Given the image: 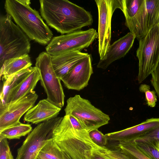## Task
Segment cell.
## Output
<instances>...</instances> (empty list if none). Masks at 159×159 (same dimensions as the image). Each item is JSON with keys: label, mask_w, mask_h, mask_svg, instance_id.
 <instances>
[{"label": "cell", "mask_w": 159, "mask_h": 159, "mask_svg": "<svg viewBox=\"0 0 159 159\" xmlns=\"http://www.w3.org/2000/svg\"><path fill=\"white\" fill-rule=\"evenodd\" d=\"M68 116L71 124L75 129L78 130L85 129L76 118L71 115Z\"/></svg>", "instance_id": "32"}, {"label": "cell", "mask_w": 159, "mask_h": 159, "mask_svg": "<svg viewBox=\"0 0 159 159\" xmlns=\"http://www.w3.org/2000/svg\"><path fill=\"white\" fill-rule=\"evenodd\" d=\"M138 139L144 140L152 145H154L159 142V126L150 131L137 139Z\"/></svg>", "instance_id": "29"}, {"label": "cell", "mask_w": 159, "mask_h": 159, "mask_svg": "<svg viewBox=\"0 0 159 159\" xmlns=\"http://www.w3.org/2000/svg\"><path fill=\"white\" fill-rule=\"evenodd\" d=\"M40 80V75L38 69L32 67L31 71L12 90L9 102L20 98L32 93L38 82Z\"/></svg>", "instance_id": "18"}, {"label": "cell", "mask_w": 159, "mask_h": 159, "mask_svg": "<svg viewBox=\"0 0 159 159\" xmlns=\"http://www.w3.org/2000/svg\"><path fill=\"white\" fill-rule=\"evenodd\" d=\"M52 138L70 159H90L93 150L102 148L92 141L86 129H75L68 116L55 129Z\"/></svg>", "instance_id": "3"}, {"label": "cell", "mask_w": 159, "mask_h": 159, "mask_svg": "<svg viewBox=\"0 0 159 159\" xmlns=\"http://www.w3.org/2000/svg\"><path fill=\"white\" fill-rule=\"evenodd\" d=\"M159 24V0H143L136 14L125 19V25L139 41Z\"/></svg>", "instance_id": "10"}, {"label": "cell", "mask_w": 159, "mask_h": 159, "mask_svg": "<svg viewBox=\"0 0 159 159\" xmlns=\"http://www.w3.org/2000/svg\"><path fill=\"white\" fill-rule=\"evenodd\" d=\"M89 54L77 63L61 80L68 89L80 91L87 87L93 73Z\"/></svg>", "instance_id": "13"}, {"label": "cell", "mask_w": 159, "mask_h": 159, "mask_svg": "<svg viewBox=\"0 0 159 159\" xmlns=\"http://www.w3.org/2000/svg\"><path fill=\"white\" fill-rule=\"evenodd\" d=\"M40 75V83L51 102L62 108L64 105L65 96L61 80L57 76L52 62V55L47 52L40 53L36 59L35 66Z\"/></svg>", "instance_id": "7"}, {"label": "cell", "mask_w": 159, "mask_h": 159, "mask_svg": "<svg viewBox=\"0 0 159 159\" xmlns=\"http://www.w3.org/2000/svg\"><path fill=\"white\" fill-rule=\"evenodd\" d=\"M88 132L91 139L96 144L100 147H106L108 140L105 134L98 129L92 130Z\"/></svg>", "instance_id": "28"}, {"label": "cell", "mask_w": 159, "mask_h": 159, "mask_svg": "<svg viewBox=\"0 0 159 159\" xmlns=\"http://www.w3.org/2000/svg\"><path fill=\"white\" fill-rule=\"evenodd\" d=\"M139 89L140 92L145 94V100L148 105L151 107H155L157 101L155 91L150 90V86L145 84H141Z\"/></svg>", "instance_id": "26"}, {"label": "cell", "mask_w": 159, "mask_h": 159, "mask_svg": "<svg viewBox=\"0 0 159 159\" xmlns=\"http://www.w3.org/2000/svg\"><path fill=\"white\" fill-rule=\"evenodd\" d=\"M38 97L34 91L17 100L0 104V132L20 123V118L34 106Z\"/></svg>", "instance_id": "12"}, {"label": "cell", "mask_w": 159, "mask_h": 159, "mask_svg": "<svg viewBox=\"0 0 159 159\" xmlns=\"http://www.w3.org/2000/svg\"><path fill=\"white\" fill-rule=\"evenodd\" d=\"M119 142L118 148L130 159H151L137 146L134 141Z\"/></svg>", "instance_id": "23"}, {"label": "cell", "mask_w": 159, "mask_h": 159, "mask_svg": "<svg viewBox=\"0 0 159 159\" xmlns=\"http://www.w3.org/2000/svg\"><path fill=\"white\" fill-rule=\"evenodd\" d=\"M11 152L7 139L0 140V159H7Z\"/></svg>", "instance_id": "30"}, {"label": "cell", "mask_w": 159, "mask_h": 159, "mask_svg": "<svg viewBox=\"0 0 159 159\" xmlns=\"http://www.w3.org/2000/svg\"><path fill=\"white\" fill-rule=\"evenodd\" d=\"M98 37V33L93 28L55 36L46 47V52L53 56L69 51L80 52L88 47Z\"/></svg>", "instance_id": "9"}, {"label": "cell", "mask_w": 159, "mask_h": 159, "mask_svg": "<svg viewBox=\"0 0 159 159\" xmlns=\"http://www.w3.org/2000/svg\"><path fill=\"white\" fill-rule=\"evenodd\" d=\"M30 4V0H6L4 8L7 14L30 39L47 44L53 38L52 32Z\"/></svg>", "instance_id": "2"}, {"label": "cell", "mask_w": 159, "mask_h": 159, "mask_svg": "<svg viewBox=\"0 0 159 159\" xmlns=\"http://www.w3.org/2000/svg\"><path fill=\"white\" fill-rule=\"evenodd\" d=\"M30 39L7 14L0 18V66L6 60L23 57L30 50Z\"/></svg>", "instance_id": "4"}, {"label": "cell", "mask_w": 159, "mask_h": 159, "mask_svg": "<svg viewBox=\"0 0 159 159\" xmlns=\"http://www.w3.org/2000/svg\"><path fill=\"white\" fill-rule=\"evenodd\" d=\"M159 151V142L156 143L154 145H153Z\"/></svg>", "instance_id": "36"}, {"label": "cell", "mask_w": 159, "mask_h": 159, "mask_svg": "<svg viewBox=\"0 0 159 159\" xmlns=\"http://www.w3.org/2000/svg\"><path fill=\"white\" fill-rule=\"evenodd\" d=\"M159 126V118L148 119L139 124L119 131L106 134L108 140L133 141Z\"/></svg>", "instance_id": "14"}, {"label": "cell", "mask_w": 159, "mask_h": 159, "mask_svg": "<svg viewBox=\"0 0 159 159\" xmlns=\"http://www.w3.org/2000/svg\"><path fill=\"white\" fill-rule=\"evenodd\" d=\"M134 141L137 146L151 159H159V151L153 145L141 139Z\"/></svg>", "instance_id": "25"}, {"label": "cell", "mask_w": 159, "mask_h": 159, "mask_svg": "<svg viewBox=\"0 0 159 159\" xmlns=\"http://www.w3.org/2000/svg\"><path fill=\"white\" fill-rule=\"evenodd\" d=\"M135 38L130 32L114 42L103 57L100 59L97 67L105 69L114 61L124 57L132 48Z\"/></svg>", "instance_id": "15"}, {"label": "cell", "mask_w": 159, "mask_h": 159, "mask_svg": "<svg viewBox=\"0 0 159 159\" xmlns=\"http://www.w3.org/2000/svg\"><path fill=\"white\" fill-rule=\"evenodd\" d=\"M136 56L139 60L138 80L140 84L155 70L159 62V24L139 40Z\"/></svg>", "instance_id": "6"}, {"label": "cell", "mask_w": 159, "mask_h": 159, "mask_svg": "<svg viewBox=\"0 0 159 159\" xmlns=\"http://www.w3.org/2000/svg\"><path fill=\"white\" fill-rule=\"evenodd\" d=\"M40 13L47 24L61 34L91 25V13L67 0H40Z\"/></svg>", "instance_id": "1"}, {"label": "cell", "mask_w": 159, "mask_h": 159, "mask_svg": "<svg viewBox=\"0 0 159 159\" xmlns=\"http://www.w3.org/2000/svg\"><path fill=\"white\" fill-rule=\"evenodd\" d=\"M32 67L21 70L3 81L0 93V105H4L9 102V97L12 90L31 71Z\"/></svg>", "instance_id": "20"}, {"label": "cell", "mask_w": 159, "mask_h": 159, "mask_svg": "<svg viewBox=\"0 0 159 159\" xmlns=\"http://www.w3.org/2000/svg\"><path fill=\"white\" fill-rule=\"evenodd\" d=\"M32 130L31 125L21 123L0 132V140L4 139H19L28 134Z\"/></svg>", "instance_id": "21"}, {"label": "cell", "mask_w": 159, "mask_h": 159, "mask_svg": "<svg viewBox=\"0 0 159 159\" xmlns=\"http://www.w3.org/2000/svg\"><path fill=\"white\" fill-rule=\"evenodd\" d=\"M38 154L49 159H64L63 151L53 138L47 141Z\"/></svg>", "instance_id": "22"}, {"label": "cell", "mask_w": 159, "mask_h": 159, "mask_svg": "<svg viewBox=\"0 0 159 159\" xmlns=\"http://www.w3.org/2000/svg\"><path fill=\"white\" fill-rule=\"evenodd\" d=\"M63 154H64V159H70L64 152H63Z\"/></svg>", "instance_id": "37"}, {"label": "cell", "mask_w": 159, "mask_h": 159, "mask_svg": "<svg viewBox=\"0 0 159 159\" xmlns=\"http://www.w3.org/2000/svg\"><path fill=\"white\" fill-rule=\"evenodd\" d=\"M97 150L102 155L109 159H130L120 149H111L105 147L102 148Z\"/></svg>", "instance_id": "27"}, {"label": "cell", "mask_w": 159, "mask_h": 159, "mask_svg": "<svg viewBox=\"0 0 159 159\" xmlns=\"http://www.w3.org/2000/svg\"><path fill=\"white\" fill-rule=\"evenodd\" d=\"M61 108L47 98L39 101L25 114L24 121L37 124L57 117Z\"/></svg>", "instance_id": "16"}, {"label": "cell", "mask_w": 159, "mask_h": 159, "mask_svg": "<svg viewBox=\"0 0 159 159\" xmlns=\"http://www.w3.org/2000/svg\"><path fill=\"white\" fill-rule=\"evenodd\" d=\"M64 109L65 115L76 118L88 131L98 129L108 124L109 116L93 105L88 100L79 95L69 98Z\"/></svg>", "instance_id": "5"}, {"label": "cell", "mask_w": 159, "mask_h": 159, "mask_svg": "<svg viewBox=\"0 0 159 159\" xmlns=\"http://www.w3.org/2000/svg\"><path fill=\"white\" fill-rule=\"evenodd\" d=\"M151 84L159 97V62L155 70L151 73Z\"/></svg>", "instance_id": "31"}, {"label": "cell", "mask_w": 159, "mask_h": 159, "mask_svg": "<svg viewBox=\"0 0 159 159\" xmlns=\"http://www.w3.org/2000/svg\"><path fill=\"white\" fill-rule=\"evenodd\" d=\"M98 11V51L102 59L111 45V20L114 12L117 8L122 9V0H96Z\"/></svg>", "instance_id": "11"}, {"label": "cell", "mask_w": 159, "mask_h": 159, "mask_svg": "<svg viewBox=\"0 0 159 159\" xmlns=\"http://www.w3.org/2000/svg\"><path fill=\"white\" fill-rule=\"evenodd\" d=\"M89 54L80 51H69L52 56L54 71L61 80L77 63Z\"/></svg>", "instance_id": "17"}, {"label": "cell", "mask_w": 159, "mask_h": 159, "mask_svg": "<svg viewBox=\"0 0 159 159\" xmlns=\"http://www.w3.org/2000/svg\"><path fill=\"white\" fill-rule=\"evenodd\" d=\"M143 0H122L123 7L121 10L125 19L131 18L137 13Z\"/></svg>", "instance_id": "24"}, {"label": "cell", "mask_w": 159, "mask_h": 159, "mask_svg": "<svg viewBox=\"0 0 159 159\" xmlns=\"http://www.w3.org/2000/svg\"><path fill=\"white\" fill-rule=\"evenodd\" d=\"M63 117H57L39 123L28 134L17 150L15 159H34L49 139Z\"/></svg>", "instance_id": "8"}, {"label": "cell", "mask_w": 159, "mask_h": 159, "mask_svg": "<svg viewBox=\"0 0 159 159\" xmlns=\"http://www.w3.org/2000/svg\"><path fill=\"white\" fill-rule=\"evenodd\" d=\"M7 159H14L11 152H10Z\"/></svg>", "instance_id": "35"}, {"label": "cell", "mask_w": 159, "mask_h": 159, "mask_svg": "<svg viewBox=\"0 0 159 159\" xmlns=\"http://www.w3.org/2000/svg\"><path fill=\"white\" fill-rule=\"evenodd\" d=\"M32 65L29 55L6 60L0 66L1 79L3 81L21 70L31 67Z\"/></svg>", "instance_id": "19"}, {"label": "cell", "mask_w": 159, "mask_h": 159, "mask_svg": "<svg viewBox=\"0 0 159 159\" xmlns=\"http://www.w3.org/2000/svg\"><path fill=\"white\" fill-rule=\"evenodd\" d=\"M97 150L93 151L90 159H109L98 152Z\"/></svg>", "instance_id": "33"}, {"label": "cell", "mask_w": 159, "mask_h": 159, "mask_svg": "<svg viewBox=\"0 0 159 159\" xmlns=\"http://www.w3.org/2000/svg\"><path fill=\"white\" fill-rule=\"evenodd\" d=\"M34 159H49L38 154Z\"/></svg>", "instance_id": "34"}]
</instances>
